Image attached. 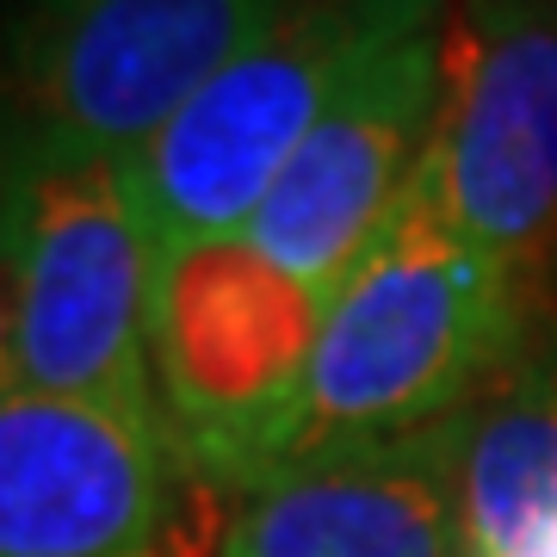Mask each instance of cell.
Returning a JSON list of instances; mask_svg holds the SVG:
<instances>
[{"instance_id":"obj_1","label":"cell","mask_w":557,"mask_h":557,"mask_svg":"<svg viewBox=\"0 0 557 557\" xmlns=\"http://www.w3.org/2000/svg\"><path fill=\"white\" fill-rule=\"evenodd\" d=\"M533 322L515 278L453 223L434 168L421 161L379 242L329 298L292 465L458 421L508 372Z\"/></svg>"},{"instance_id":"obj_2","label":"cell","mask_w":557,"mask_h":557,"mask_svg":"<svg viewBox=\"0 0 557 557\" xmlns=\"http://www.w3.org/2000/svg\"><path fill=\"white\" fill-rule=\"evenodd\" d=\"M0 242L20 273V384L161 428L149 372L161 248L137 161L13 137Z\"/></svg>"},{"instance_id":"obj_3","label":"cell","mask_w":557,"mask_h":557,"mask_svg":"<svg viewBox=\"0 0 557 557\" xmlns=\"http://www.w3.org/2000/svg\"><path fill=\"white\" fill-rule=\"evenodd\" d=\"M440 20L446 0H285L278 20L137 156L161 260L248 230L329 106L391 44Z\"/></svg>"},{"instance_id":"obj_4","label":"cell","mask_w":557,"mask_h":557,"mask_svg":"<svg viewBox=\"0 0 557 557\" xmlns=\"http://www.w3.org/2000/svg\"><path fill=\"white\" fill-rule=\"evenodd\" d=\"M322 317L329 304L242 236L161 260L149 372L168 446L193 478L248 496L292 465Z\"/></svg>"},{"instance_id":"obj_5","label":"cell","mask_w":557,"mask_h":557,"mask_svg":"<svg viewBox=\"0 0 557 557\" xmlns=\"http://www.w3.org/2000/svg\"><path fill=\"white\" fill-rule=\"evenodd\" d=\"M428 168L527 310L557 317V0H446Z\"/></svg>"},{"instance_id":"obj_6","label":"cell","mask_w":557,"mask_h":557,"mask_svg":"<svg viewBox=\"0 0 557 557\" xmlns=\"http://www.w3.org/2000/svg\"><path fill=\"white\" fill-rule=\"evenodd\" d=\"M285 0H20L0 112L13 137L137 161Z\"/></svg>"},{"instance_id":"obj_7","label":"cell","mask_w":557,"mask_h":557,"mask_svg":"<svg viewBox=\"0 0 557 557\" xmlns=\"http://www.w3.org/2000/svg\"><path fill=\"white\" fill-rule=\"evenodd\" d=\"M440 32H409L329 106V119L304 137L292 168L273 180L267 205L242 242L267 255L278 273L310 285L322 304L335 298L366 248L379 242L409 180L434 149L440 124Z\"/></svg>"},{"instance_id":"obj_8","label":"cell","mask_w":557,"mask_h":557,"mask_svg":"<svg viewBox=\"0 0 557 557\" xmlns=\"http://www.w3.org/2000/svg\"><path fill=\"white\" fill-rule=\"evenodd\" d=\"M186 478L168 428L32 384L0 391V557H149Z\"/></svg>"},{"instance_id":"obj_9","label":"cell","mask_w":557,"mask_h":557,"mask_svg":"<svg viewBox=\"0 0 557 557\" xmlns=\"http://www.w3.org/2000/svg\"><path fill=\"white\" fill-rule=\"evenodd\" d=\"M218 557H465L458 421L267 478L236 496Z\"/></svg>"},{"instance_id":"obj_10","label":"cell","mask_w":557,"mask_h":557,"mask_svg":"<svg viewBox=\"0 0 557 557\" xmlns=\"http://www.w3.org/2000/svg\"><path fill=\"white\" fill-rule=\"evenodd\" d=\"M465 557H557V317L458 416Z\"/></svg>"},{"instance_id":"obj_11","label":"cell","mask_w":557,"mask_h":557,"mask_svg":"<svg viewBox=\"0 0 557 557\" xmlns=\"http://www.w3.org/2000/svg\"><path fill=\"white\" fill-rule=\"evenodd\" d=\"M20 384V273L0 242V391Z\"/></svg>"},{"instance_id":"obj_12","label":"cell","mask_w":557,"mask_h":557,"mask_svg":"<svg viewBox=\"0 0 557 557\" xmlns=\"http://www.w3.org/2000/svg\"><path fill=\"white\" fill-rule=\"evenodd\" d=\"M7 168H13V124L0 112V186H7Z\"/></svg>"}]
</instances>
